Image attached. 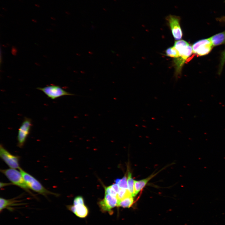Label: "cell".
I'll return each mask as SVG.
<instances>
[{
	"label": "cell",
	"instance_id": "obj_12",
	"mask_svg": "<svg viewBox=\"0 0 225 225\" xmlns=\"http://www.w3.org/2000/svg\"><path fill=\"white\" fill-rule=\"evenodd\" d=\"M18 201L13 198L7 199L2 198H0V212L4 209H7L10 211H12L13 209L12 207L16 205Z\"/></svg>",
	"mask_w": 225,
	"mask_h": 225
},
{
	"label": "cell",
	"instance_id": "obj_4",
	"mask_svg": "<svg viewBox=\"0 0 225 225\" xmlns=\"http://www.w3.org/2000/svg\"><path fill=\"white\" fill-rule=\"evenodd\" d=\"M37 89L42 91L48 98L52 99L64 96H72L74 95L66 91L60 86L52 85L44 87H38Z\"/></svg>",
	"mask_w": 225,
	"mask_h": 225
},
{
	"label": "cell",
	"instance_id": "obj_13",
	"mask_svg": "<svg viewBox=\"0 0 225 225\" xmlns=\"http://www.w3.org/2000/svg\"><path fill=\"white\" fill-rule=\"evenodd\" d=\"M213 47L225 43V30L209 38Z\"/></svg>",
	"mask_w": 225,
	"mask_h": 225
},
{
	"label": "cell",
	"instance_id": "obj_2",
	"mask_svg": "<svg viewBox=\"0 0 225 225\" xmlns=\"http://www.w3.org/2000/svg\"><path fill=\"white\" fill-rule=\"evenodd\" d=\"M19 170L29 189L46 197L50 194L58 196L57 193L51 192L46 189L35 178L22 168H20Z\"/></svg>",
	"mask_w": 225,
	"mask_h": 225
},
{
	"label": "cell",
	"instance_id": "obj_26",
	"mask_svg": "<svg viewBox=\"0 0 225 225\" xmlns=\"http://www.w3.org/2000/svg\"></svg>",
	"mask_w": 225,
	"mask_h": 225
},
{
	"label": "cell",
	"instance_id": "obj_14",
	"mask_svg": "<svg viewBox=\"0 0 225 225\" xmlns=\"http://www.w3.org/2000/svg\"><path fill=\"white\" fill-rule=\"evenodd\" d=\"M133 197L129 196L118 201L117 206L124 208H130L133 204Z\"/></svg>",
	"mask_w": 225,
	"mask_h": 225
},
{
	"label": "cell",
	"instance_id": "obj_8",
	"mask_svg": "<svg viewBox=\"0 0 225 225\" xmlns=\"http://www.w3.org/2000/svg\"><path fill=\"white\" fill-rule=\"evenodd\" d=\"M0 156L10 168L19 169L21 168L19 164L20 157L11 154L1 144L0 146Z\"/></svg>",
	"mask_w": 225,
	"mask_h": 225
},
{
	"label": "cell",
	"instance_id": "obj_16",
	"mask_svg": "<svg viewBox=\"0 0 225 225\" xmlns=\"http://www.w3.org/2000/svg\"><path fill=\"white\" fill-rule=\"evenodd\" d=\"M166 53L167 56L175 58L179 57L178 51L174 46L167 48L166 51Z\"/></svg>",
	"mask_w": 225,
	"mask_h": 225
},
{
	"label": "cell",
	"instance_id": "obj_25",
	"mask_svg": "<svg viewBox=\"0 0 225 225\" xmlns=\"http://www.w3.org/2000/svg\"><path fill=\"white\" fill-rule=\"evenodd\" d=\"M2 9H3L4 10L7 11V10H6L5 8H2Z\"/></svg>",
	"mask_w": 225,
	"mask_h": 225
},
{
	"label": "cell",
	"instance_id": "obj_22",
	"mask_svg": "<svg viewBox=\"0 0 225 225\" xmlns=\"http://www.w3.org/2000/svg\"><path fill=\"white\" fill-rule=\"evenodd\" d=\"M111 186L117 193L118 192L120 188L117 184L116 183L113 184Z\"/></svg>",
	"mask_w": 225,
	"mask_h": 225
},
{
	"label": "cell",
	"instance_id": "obj_1",
	"mask_svg": "<svg viewBox=\"0 0 225 225\" xmlns=\"http://www.w3.org/2000/svg\"><path fill=\"white\" fill-rule=\"evenodd\" d=\"M174 47L178 50L179 57L174 60L176 73L180 74L186 61L191 56L192 52V46L187 41L179 40L175 42Z\"/></svg>",
	"mask_w": 225,
	"mask_h": 225
},
{
	"label": "cell",
	"instance_id": "obj_10",
	"mask_svg": "<svg viewBox=\"0 0 225 225\" xmlns=\"http://www.w3.org/2000/svg\"><path fill=\"white\" fill-rule=\"evenodd\" d=\"M67 208L68 210L79 218H85L88 214V209L84 204H80L76 206L68 205Z\"/></svg>",
	"mask_w": 225,
	"mask_h": 225
},
{
	"label": "cell",
	"instance_id": "obj_11",
	"mask_svg": "<svg viewBox=\"0 0 225 225\" xmlns=\"http://www.w3.org/2000/svg\"><path fill=\"white\" fill-rule=\"evenodd\" d=\"M158 173L152 174L148 178L139 180H134V187L135 193L136 195L146 185L148 182L152 178L154 177Z\"/></svg>",
	"mask_w": 225,
	"mask_h": 225
},
{
	"label": "cell",
	"instance_id": "obj_3",
	"mask_svg": "<svg viewBox=\"0 0 225 225\" xmlns=\"http://www.w3.org/2000/svg\"><path fill=\"white\" fill-rule=\"evenodd\" d=\"M0 171L7 177L13 185L20 187L33 195L29 190L20 171L16 169L11 168L1 169Z\"/></svg>",
	"mask_w": 225,
	"mask_h": 225
},
{
	"label": "cell",
	"instance_id": "obj_5",
	"mask_svg": "<svg viewBox=\"0 0 225 225\" xmlns=\"http://www.w3.org/2000/svg\"><path fill=\"white\" fill-rule=\"evenodd\" d=\"M32 126L31 120L29 118H25L18 131L17 145L19 148H22L24 146Z\"/></svg>",
	"mask_w": 225,
	"mask_h": 225
},
{
	"label": "cell",
	"instance_id": "obj_7",
	"mask_svg": "<svg viewBox=\"0 0 225 225\" xmlns=\"http://www.w3.org/2000/svg\"><path fill=\"white\" fill-rule=\"evenodd\" d=\"M166 19L175 39L177 40L181 39L182 33L180 25V17L174 15H169L166 17Z\"/></svg>",
	"mask_w": 225,
	"mask_h": 225
},
{
	"label": "cell",
	"instance_id": "obj_21",
	"mask_svg": "<svg viewBox=\"0 0 225 225\" xmlns=\"http://www.w3.org/2000/svg\"><path fill=\"white\" fill-rule=\"evenodd\" d=\"M80 204H84V201L83 198L81 196L76 197L73 200V205L76 206Z\"/></svg>",
	"mask_w": 225,
	"mask_h": 225
},
{
	"label": "cell",
	"instance_id": "obj_20",
	"mask_svg": "<svg viewBox=\"0 0 225 225\" xmlns=\"http://www.w3.org/2000/svg\"><path fill=\"white\" fill-rule=\"evenodd\" d=\"M105 194H109L116 197L118 193L112 188L111 186L105 188Z\"/></svg>",
	"mask_w": 225,
	"mask_h": 225
},
{
	"label": "cell",
	"instance_id": "obj_15",
	"mask_svg": "<svg viewBox=\"0 0 225 225\" xmlns=\"http://www.w3.org/2000/svg\"><path fill=\"white\" fill-rule=\"evenodd\" d=\"M134 180L132 178L131 172H128L127 176V184L128 190L133 197L135 196L134 187Z\"/></svg>",
	"mask_w": 225,
	"mask_h": 225
},
{
	"label": "cell",
	"instance_id": "obj_24",
	"mask_svg": "<svg viewBox=\"0 0 225 225\" xmlns=\"http://www.w3.org/2000/svg\"><path fill=\"white\" fill-rule=\"evenodd\" d=\"M35 5L36 6V7H38V8L40 7V6L39 5H38V4H35Z\"/></svg>",
	"mask_w": 225,
	"mask_h": 225
},
{
	"label": "cell",
	"instance_id": "obj_19",
	"mask_svg": "<svg viewBox=\"0 0 225 225\" xmlns=\"http://www.w3.org/2000/svg\"><path fill=\"white\" fill-rule=\"evenodd\" d=\"M225 63V48L224 50L222 52L219 67L218 74L220 75L221 74L223 67Z\"/></svg>",
	"mask_w": 225,
	"mask_h": 225
},
{
	"label": "cell",
	"instance_id": "obj_9",
	"mask_svg": "<svg viewBox=\"0 0 225 225\" xmlns=\"http://www.w3.org/2000/svg\"><path fill=\"white\" fill-rule=\"evenodd\" d=\"M118 202L116 197L105 194L104 199L99 202V205L102 211L110 212L112 208L118 206Z\"/></svg>",
	"mask_w": 225,
	"mask_h": 225
},
{
	"label": "cell",
	"instance_id": "obj_18",
	"mask_svg": "<svg viewBox=\"0 0 225 225\" xmlns=\"http://www.w3.org/2000/svg\"><path fill=\"white\" fill-rule=\"evenodd\" d=\"M131 195L128 189L120 188L117 194L116 197L118 200L119 201Z\"/></svg>",
	"mask_w": 225,
	"mask_h": 225
},
{
	"label": "cell",
	"instance_id": "obj_6",
	"mask_svg": "<svg viewBox=\"0 0 225 225\" xmlns=\"http://www.w3.org/2000/svg\"><path fill=\"white\" fill-rule=\"evenodd\" d=\"M213 47L209 38L201 39L192 44V52L199 56L206 55L211 52Z\"/></svg>",
	"mask_w": 225,
	"mask_h": 225
},
{
	"label": "cell",
	"instance_id": "obj_23",
	"mask_svg": "<svg viewBox=\"0 0 225 225\" xmlns=\"http://www.w3.org/2000/svg\"><path fill=\"white\" fill-rule=\"evenodd\" d=\"M12 184L11 183H5L3 182H0V188H2L5 186L10 185Z\"/></svg>",
	"mask_w": 225,
	"mask_h": 225
},
{
	"label": "cell",
	"instance_id": "obj_17",
	"mask_svg": "<svg viewBox=\"0 0 225 225\" xmlns=\"http://www.w3.org/2000/svg\"><path fill=\"white\" fill-rule=\"evenodd\" d=\"M115 183L117 184L120 188L128 189L127 178L125 175L122 178H117L115 180Z\"/></svg>",
	"mask_w": 225,
	"mask_h": 225
}]
</instances>
